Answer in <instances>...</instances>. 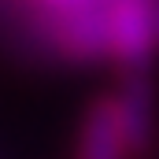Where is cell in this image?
Listing matches in <instances>:
<instances>
[{"label": "cell", "instance_id": "obj_1", "mask_svg": "<svg viewBox=\"0 0 159 159\" xmlns=\"http://www.w3.org/2000/svg\"><path fill=\"white\" fill-rule=\"evenodd\" d=\"M74 159H133L115 93L89 104V111L81 119V129H78Z\"/></svg>", "mask_w": 159, "mask_h": 159}, {"label": "cell", "instance_id": "obj_3", "mask_svg": "<svg viewBox=\"0 0 159 159\" xmlns=\"http://www.w3.org/2000/svg\"><path fill=\"white\" fill-rule=\"evenodd\" d=\"M48 11H56V7H74V4H93V0H41Z\"/></svg>", "mask_w": 159, "mask_h": 159}, {"label": "cell", "instance_id": "obj_2", "mask_svg": "<svg viewBox=\"0 0 159 159\" xmlns=\"http://www.w3.org/2000/svg\"><path fill=\"white\" fill-rule=\"evenodd\" d=\"M115 96H119V111H122L129 152L144 156L152 137H156V85L148 78V67H129L122 85L115 89Z\"/></svg>", "mask_w": 159, "mask_h": 159}]
</instances>
